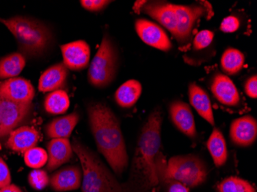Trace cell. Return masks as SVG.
Returning a JSON list of instances; mask_svg holds the SVG:
<instances>
[{"label": "cell", "instance_id": "obj_6", "mask_svg": "<svg viewBox=\"0 0 257 192\" xmlns=\"http://www.w3.org/2000/svg\"><path fill=\"white\" fill-rule=\"evenodd\" d=\"M118 52L109 35L105 34L88 71V80L99 89L107 87L115 79L118 69Z\"/></svg>", "mask_w": 257, "mask_h": 192}, {"label": "cell", "instance_id": "obj_28", "mask_svg": "<svg viewBox=\"0 0 257 192\" xmlns=\"http://www.w3.org/2000/svg\"><path fill=\"white\" fill-rule=\"evenodd\" d=\"M24 161L28 167L40 169L48 161V154L46 150L40 147H33L24 154Z\"/></svg>", "mask_w": 257, "mask_h": 192}, {"label": "cell", "instance_id": "obj_18", "mask_svg": "<svg viewBox=\"0 0 257 192\" xmlns=\"http://www.w3.org/2000/svg\"><path fill=\"white\" fill-rule=\"evenodd\" d=\"M39 140L40 134L33 127H18L9 134L7 146L17 152H26L36 147Z\"/></svg>", "mask_w": 257, "mask_h": 192}, {"label": "cell", "instance_id": "obj_17", "mask_svg": "<svg viewBox=\"0 0 257 192\" xmlns=\"http://www.w3.org/2000/svg\"><path fill=\"white\" fill-rule=\"evenodd\" d=\"M48 161L46 170L53 171L66 164L73 157V150L69 138H53L47 144Z\"/></svg>", "mask_w": 257, "mask_h": 192}, {"label": "cell", "instance_id": "obj_9", "mask_svg": "<svg viewBox=\"0 0 257 192\" xmlns=\"http://www.w3.org/2000/svg\"><path fill=\"white\" fill-rule=\"evenodd\" d=\"M135 29L139 37L148 46L163 52L171 50L172 43L168 36L156 23L145 19H139L136 21Z\"/></svg>", "mask_w": 257, "mask_h": 192}, {"label": "cell", "instance_id": "obj_14", "mask_svg": "<svg viewBox=\"0 0 257 192\" xmlns=\"http://www.w3.org/2000/svg\"><path fill=\"white\" fill-rule=\"evenodd\" d=\"M170 115L173 125L179 131L190 138L197 135L194 117L190 105L180 100L170 104Z\"/></svg>", "mask_w": 257, "mask_h": 192}, {"label": "cell", "instance_id": "obj_32", "mask_svg": "<svg viewBox=\"0 0 257 192\" xmlns=\"http://www.w3.org/2000/svg\"><path fill=\"white\" fill-rule=\"evenodd\" d=\"M239 25H240V23H239V19L237 17H234V16H229L223 20L219 29L223 33H232L239 30Z\"/></svg>", "mask_w": 257, "mask_h": 192}, {"label": "cell", "instance_id": "obj_33", "mask_svg": "<svg viewBox=\"0 0 257 192\" xmlns=\"http://www.w3.org/2000/svg\"><path fill=\"white\" fill-rule=\"evenodd\" d=\"M11 174L8 165L0 157V188L11 184Z\"/></svg>", "mask_w": 257, "mask_h": 192}, {"label": "cell", "instance_id": "obj_29", "mask_svg": "<svg viewBox=\"0 0 257 192\" xmlns=\"http://www.w3.org/2000/svg\"><path fill=\"white\" fill-rule=\"evenodd\" d=\"M28 181L35 190H43L50 184V176L45 170L34 169L29 174Z\"/></svg>", "mask_w": 257, "mask_h": 192}, {"label": "cell", "instance_id": "obj_34", "mask_svg": "<svg viewBox=\"0 0 257 192\" xmlns=\"http://www.w3.org/2000/svg\"><path fill=\"white\" fill-rule=\"evenodd\" d=\"M167 189V192H190L189 187L178 181L167 180L161 183Z\"/></svg>", "mask_w": 257, "mask_h": 192}, {"label": "cell", "instance_id": "obj_15", "mask_svg": "<svg viewBox=\"0 0 257 192\" xmlns=\"http://www.w3.org/2000/svg\"><path fill=\"white\" fill-rule=\"evenodd\" d=\"M140 11L157 20L163 27L176 37L177 34V17L173 4L167 2H146Z\"/></svg>", "mask_w": 257, "mask_h": 192}, {"label": "cell", "instance_id": "obj_13", "mask_svg": "<svg viewBox=\"0 0 257 192\" xmlns=\"http://www.w3.org/2000/svg\"><path fill=\"white\" fill-rule=\"evenodd\" d=\"M83 171L79 165L66 166L57 170L50 177V184L57 192L69 191L79 188L82 184Z\"/></svg>", "mask_w": 257, "mask_h": 192}, {"label": "cell", "instance_id": "obj_4", "mask_svg": "<svg viewBox=\"0 0 257 192\" xmlns=\"http://www.w3.org/2000/svg\"><path fill=\"white\" fill-rule=\"evenodd\" d=\"M72 147L83 171L82 191L124 192L123 186L94 151L76 139L73 140Z\"/></svg>", "mask_w": 257, "mask_h": 192}, {"label": "cell", "instance_id": "obj_7", "mask_svg": "<svg viewBox=\"0 0 257 192\" xmlns=\"http://www.w3.org/2000/svg\"><path fill=\"white\" fill-rule=\"evenodd\" d=\"M177 17V34L175 39L181 45L190 42L193 34V28L200 17L206 15V8L204 6L193 4L191 6L174 5Z\"/></svg>", "mask_w": 257, "mask_h": 192}, {"label": "cell", "instance_id": "obj_11", "mask_svg": "<svg viewBox=\"0 0 257 192\" xmlns=\"http://www.w3.org/2000/svg\"><path fill=\"white\" fill-rule=\"evenodd\" d=\"M63 64L71 71H81L89 66L90 47L86 42L77 40L60 46Z\"/></svg>", "mask_w": 257, "mask_h": 192}, {"label": "cell", "instance_id": "obj_3", "mask_svg": "<svg viewBox=\"0 0 257 192\" xmlns=\"http://www.w3.org/2000/svg\"><path fill=\"white\" fill-rule=\"evenodd\" d=\"M4 25L17 40L19 53L25 58H38L50 50L53 33L40 20L24 16L4 20Z\"/></svg>", "mask_w": 257, "mask_h": 192}, {"label": "cell", "instance_id": "obj_25", "mask_svg": "<svg viewBox=\"0 0 257 192\" xmlns=\"http://www.w3.org/2000/svg\"><path fill=\"white\" fill-rule=\"evenodd\" d=\"M70 101L67 92L63 89L50 92L45 98V110L51 115L66 113L69 108Z\"/></svg>", "mask_w": 257, "mask_h": 192}, {"label": "cell", "instance_id": "obj_27", "mask_svg": "<svg viewBox=\"0 0 257 192\" xmlns=\"http://www.w3.org/2000/svg\"><path fill=\"white\" fill-rule=\"evenodd\" d=\"M218 190L219 192H256L250 183L237 177L224 179L218 185Z\"/></svg>", "mask_w": 257, "mask_h": 192}, {"label": "cell", "instance_id": "obj_37", "mask_svg": "<svg viewBox=\"0 0 257 192\" xmlns=\"http://www.w3.org/2000/svg\"><path fill=\"white\" fill-rule=\"evenodd\" d=\"M4 20H3V19L0 18V23H4Z\"/></svg>", "mask_w": 257, "mask_h": 192}, {"label": "cell", "instance_id": "obj_35", "mask_svg": "<svg viewBox=\"0 0 257 192\" xmlns=\"http://www.w3.org/2000/svg\"><path fill=\"white\" fill-rule=\"evenodd\" d=\"M257 77L256 76H251L249 79H247L246 83H245V86H244V89H245V92L249 97L252 98V99H256L257 97Z\"/></svg>", "mask_w": 257, "mask_h": 192}, {"label": "cell", "instance_id": "obj_26", "mask_svg": "<svg viewBox=\"0 0 257 192\" xmlns=\"http://www.w3.org/2000/svg\"><path fill=\"white\" fill-rule=\"evenodd\" d=\"M245 57L239 50L229 48L221 57V68L229 76L237 74L243 67Z\"/></svg>", "mask_w": 257, "mask_h": 192}, {"label": "cell", "instance_id": "obj_31", "mask_svg": "<svg viewBox=\"0 0 257 192\" xmlns=\"http://www.w3.org/2000/svg\"><path fill=\"white\" fill-rule=\"evenodd\" d=\"M81 6L90 12H99L106 8L111 1L107 0H81Z\"/></svg>", "mask_w": 257, "mask_h": 192}, {"label": "cell", "instance_id": "obj_36", "mask_svg": "<svg viewBox=\"0 0 257 192\" xmlns=\"http://www.w3.org/2000/svg\"><path fill=\"white\" fill-rule=\"evenodd\" d=\"M0 192H23L21 189L16 185V184H10L9 185L6 186V187L0 188Z\"/></svg>", "mask_w": 257, "mask_h": 192}, {"label": "cell", "instance_id": "obj_5", "mask_svg": "<svg viewBox=\"0 0 257 192\" xmlns=\"http://www.w3.org/2000/svg\"><path fill=\"white\" fill-rule=\"evenodd\" d=\"M159 184L167 180L178 181L188 187H196L206 181L208 169L200 157L195 154L175 156L167 163L163 153L157 161Z\"/></svg>", "mask_w": 257, "mask_h": 192}, {"label": "cell", "instance_id": "obj_19", "mask_svg": "<svg viewBox=\"0 0 257 192\" xmlns=\"http://www.w3.org/2000/svg\"><path fill=\"white\" fill-rule=\"evenodd\" d=\"M69 72L63 63H57L48 68L40 76L39 91L52 92L59 90L65 86Z\"/></svg>", "mask_w": 257, "mask_h": 192}, {"label": "cell", "instance_id": "obj_30", "mask_svg": "<svg viewBox=\"0 0 257 192\" xmlns=\"http://www.w3.org/2000/svg\"><path fill=\"white\" fill-rule=\"evenodd\" d=\"M214 38V33L209 30H202L193 39V48L196 50H204L209 47Z\"/></svg>", "mask_w": 257, "mask_h": 192}, {"label": "cell", "instance_id": "obj_12", "mask_svg": "<svg viewBox=\"0 0 257 192\" xmlns=\"http://www.w3.org/2000/svg\"><path fill=\"white\" fill-rule=\"evenodd\" d=\"M229 135L233 144L240 147L252 145L257 137L256 120L250 115L233 120L230 125Z\"/></svg>", "mask_w": 257, "mask_h": 192}, {"label": "cell", "instance_id": "obj_20", "mask_svg": "<svg viewBox=\"0 0 257 192\" xmlns=\"http://www.w3.org/2000/svg\"><path fill=\"white\" fill-rule=\"evenodd\" d=\"M189 99L197 113L208 123L215 125L211 102L206 91L194 82L190 83L189 86Z\"/></svg>", "mask_w": 257, "mask_h": 192}, {"label": "cell", "instance_id": "obj_24", "mask_svg": "<svg viewBox=\"0 0 257 192\" xmlns=\"http://www.w3.org/2000/svg\"><path fill=\"white\" fill-rule=\"evenodd\" d=\"M26 66V58L20 53H14L0 61V79H12L19 76Z\"/></svg>", "mask_w": 257, "mask_h": 192}, {"label": "cell", "instance_id": "obj_8", "mask_svg": "<svg viewBox=\"0 0 257 192\" xmlns=\"http://www.w3.org/2000/svg\"><path fill=\"white\" fill-rule=\"evenodd\" d=\"M32 108V103H16L0 97V138L8 136L18 128L30 115Z\"/></svg>", "mask_w": 257, "mask_h": 192}, {"label": "cell", "instance_id": "obj_21", "mask_svg": "<svg viewBox=\"0 0 257 192\" xmlns=\"http://www.w3.org/2000/svg\"><path fill=\"white\" fill-rule=\"evenodd\" d=\"M79 121L78 112H72L69 115L52 120L45 128L48 138H69Z\"/></svg>", "mask_w": 257, "mask_h": 192}, {"label": "cell", "instance_id": "obj_23", "mask_svg": "<svg viewBox=\"0 0 257 192\" xmlns=\"http://www.w3.org/2000/svg\"><path fill=\"white\" fill-rule=\"evenodd\" d=\"M207 148L216 167H221L226 164L228 151L226 140L220 130L216 128L213 129L208 139Z\"/></svg>", "mask_w": 257, "mask_h": 192}, {"label": "cell", "instance_id": "obj_22", "mask_svg": "<svg viewBox=\"0 0 257 192\" xmlns=\"http://www.w3.org/2000/svg\"><path fill=\"white\" fill-rule=\"evenodd\" d=\"M142 92V85L139 81L135 79L126 81L115 92V102L122 108L128 109L137 103Z\"/></svg>", "mask_w": 257, "mask_h": 192}, {"label": "cell", "instance_id": "obj_2", "mask_svg": "<svg viewBox=\"0 0 257 192\" xmlns=\"http://www.w3.org/2000/svg\"><path fill=\"white\" fill-rule=\"evenodd\" d=\"M87 112L98 151L115 174L120 176L128 167V158L119 119L103 102L89 104Z\"/></svg>", "mask_w": 257, "mask_h": 192}, {"label": "cell", "instance_id": "obj_1", "mask_svg": "<svg viewBox=\"0 0 257 192\" xmlns=\"http://www.w3.org/2000/svg\"><path fill=\"white\" fill-rule=\"evenodd\" d=\"M161 112L155 110L143 128L131 165V175L123 184L124 192H148L158 185L157 161L161 146Z\"/></svg>", "mask_w": 257, "mask_h": 192}, {"label": "cell", "instance_id": "obj_10", "mask_svg": "<svg viewBox=\"0 0 257 192\" xmlns=\"http://www.w3.org/2000/svg\"><path fill=\"white\" fill-rule=\"evenodd\" d=\"M35 89L31 82L23 78L7 79L0 84V97L19 104H31Z\"/></svg>", "mask_w": 257, "mask_h": 192}, {"label": "cell", "instance_id": "obj_16", "mask_svg": "<svg viewBox=\"0 0 257 192\" xmlns=\"http://www.w3.org/2000/svg\"><path fill=\"white\" fill-rule=\"evenodd\" d=\"M211 91L216 100L226 106L239 105L240 96L236 86L229 76L216 74L211 84Z\"/></svg>", "mask_w": 257, "mask_h": 192}]
</instances>
